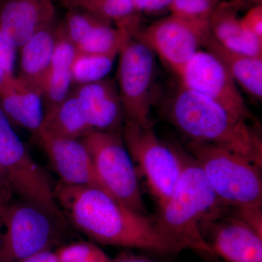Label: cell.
Here are the masks:
<instances>
[{
	"instance_id": "1",
	"label": "cell",
	"mask_w": 262,
	"mask_h": 262,
	"mask_svg": "<svg viewBox=\"0 0 262 262\" xmlns=\"http://www.w3.org/2000/svg\"><path fill=\"white\" fill-rule=\"evenodd\" d=\"M54 193L66 220L94 242L158 253L179 252L160 232L155 218L134 211L101 188L59 182Z\"/></svg>"
},
{
	"instance_id": "2",
	"label": "cell",
	"mask_w": 262,
	"mask_h": 262,
	"mask_svg": "<svg viewBox=\"0 0 262 262\" xmlns=\"http://www.w3.org/2000/svg\"><path fill=\"white\" fill-rule=\"evenodd\" d=\"M166 116L191 142L226 148L262 166L256 123L239 119L209 98L180 84L167 103Z\"/></svg>"
},
{
	"instance_id": "3",
	"label": "cell",
	"mask_w": 262,
	"mask_h": 262,
	"mask_svg": "<svg viewBox=\"0 0 262 262\" xmlns=\"http://www.w3.org/2000/svg\"><path fill=\"white\" fill-rule=\"evenodd\" d=\"M223 208L206 176L191 155L184 152L182 173L168 201L155 217L157 227L179 250H191L215 257L202 232V225L212 213Z\"/></svg>"
},
{
	"instance_id": "4",
	"label": "cell",
	"mask_w": 262,
	"mask_h": 262,
	"mask_svg": "<svg viewBox=\"0 0 262 262\" xmlns=\"http://www.w3.org/2000/svg\"><path fill=\"white\" fill-rule=\"evenodd\" d=\"M189 149L221 206L262 232L261 165L221 146L189 141Z\"/></svg>"
},
{
	"instance_id": "5",
	"label": "cell",
	"mask_w": 262,
	"mask_h": 262,
	"mask_svg": "<svg viewBox=\"0 0 262 262\" xmlns=\"http://www.w3.org/2000/svg\"><path fill=\"white\" fill-rule=\"evenodd\" d=\"M121 134L136 170L158 206H163L180 178L184 152L158 137L151 125L125 121Z\"/></svg>"
},
{
	"instance_id": "6",
	"label": "cell",
	"mask_w": 262,
	"mask_h": 262,
	"mask_svg": "<svg viewBox=\"0 0 262 262\" xmlns=\"http://www.w3.org/2000/svg\"><path fill=\"white\" fill-rule=\"evenodd\" d=\"M101 187L124 205L148 214L139 177L121 131H95L82 139Z\"/></svg>"
},
{
	"instance_id": "7",
	"label": "cell",
	"mask_w": 262,
	"mask_h": 262,
	"mask_svg": "<svg viewBox=\"0 0 262 262\" xmlns=\"http://www.w3.org/2000/svg\"><path fill=\"white\" fill-rule=\"evenodd\" d=\"M64 222L34 203L13 201L0 225V262H18L52 250Z\"/></svg>"
},
{
	"instance_id": "8",
	"label": "cell",
	"mask_w": 262,
	"mask_h": 262,
	"mask_svg": "<svg viewBox=\"0 0 262 262\" xmlns=\"http://www.w3.org/2000/svg\"><path fill=\"white\" fill-rule=\"evenodd\" d=\"M0 170L15 195L66 220L58 207L51 179L37 163L0 107Z\"/></svg>"
},
{
	"instance_id": "9",
	"label": "cell",
	"mask_w": 262,
	"mask_h": 262,
	"mask_svg": "<svg viewBox=\"0 0 262 262\" xmlns=\"http://www.w3.org/2000/svg\"><path fill=\"white\" fill-rule=\"evenodd\" d=\"M119 53L117 87L125 121L151 125V108L157 97L154 52L144 43L130 38Z\"/></svg>"
},
{
	"instance_id": "10",
	"label": "cell",
	"mask_w": 262,
	"mask_h": 262,
	"mask_svg": "<svg viewBox=\"0 0 262 262\" xmlns=\"http://www.w3.org/2000/svg\"><path fill=\"white\" fill-rule=\"evenodd\" d=\"M210 34L208 20L170 14L139 29L133 38L144 43L178 76Z\"/></svg>"
},
{
	"instance_id": "11",
	"label": "cell",
	"mask_w": 262,
	"mask_h": 262,
	"mask_svg": "<svg viewBox=\"0 0 262 262\" xmlns=\"http://www.w3.org/2000/svg\"><path fill=\"white\" fill-rule=\"evenodd\" d=\"M180 84L203 95L246 121L255 122L236 82L225 65L208 51H198L178 75Z\"/></svg>"
},
{
	"instance_id": "12",
	"label": "cell",
	"mask_w": 262,
	"mask_h": 262,
	"mask_svg": "<svg viewBox=\"0 0 262 262\" xmlns=\"http://www.w3.org/2000/svg\"><path fill=\"white\" fill-rule=\"evenodd\" d=\"M202 232L224 262H262V232L225 208L204 221Z\"/></svg>"
},
{
	"instance_id": "13",
	"label": "cell",
	"mask_w": 262,
	"mask_h": 262,
	"mask_svg": "<svg viewBox=\"0 0 262 262\" xmlns=\"http://www.w3.org/2000/svg\"><path fill=\"white\" fill-rule=\"evenodd\" d=\"M54 0H3L0 4V31L15 49L34 34L53 25Z\"/></svg>"
},
{
	"instance_id": "14",
	"label": "cell",
	"mask_w": 262,
	"mask_h": 262,
	"mask_svg": "<svg viewBox=\"0 0 262 262\" xmlns=\"http://www.w3.org/2000/svg\"><path fill=\"white\" fill-rule=\"evenodd\" d=\"M94 131H121L125 115L118 87L110 78L80 84L73 93Z\"/></svg>"
},
{
	"instance_id": "15",
	"label": "cell",
	"mask_w": 262,
	"mask_h": 262,
	"mask_svg": "<svg viewBox=\"0 0 262 262\" xmlns=\"http://www.w3.org/2000/svg\"><path fill=\"white\" fill-rule=\"evenodd\" d=\"M60 182L101 188L91 155L82 139H38ZM104 190V189H103Z\"/></svg>"
},
{
	"instance_id": "16",
	"label": "cell",
	"mask_w": 262,
	"mask_h": 262,
	"mask_svg": "<svg viewBox=\"0 0 262 262\" xmlns=\"http://www.w3.org/2000/svg\"><path fill=\"white\" fill-rule=\"evenodd\" d=\"M0 107L12 125L37 134L43 119L42 96L14 75H8L0 85Z\"/></svg>"
},
{
	"instance_id": "17",
	"label": "cell",
	"mask_w": 262,
	"mask_h": 262,
	"mask_svg": "<svg viewBox=\"0 0 262 262\" xmlns=\"http://www.w3.org/2000/svg\"><path fill=\"white\" fill-rule=\"evenodd\" d=\"M241 0L220 3L210 16V29L223 47L246 56L262 58V40L244 32L237 12Z\"/></svg>"
},
{
	"instance_id": "18",
	"label": "cell",
	"mask_w": 262,
	"mask_h": 262,
	"mask_svg": "<svg viewBox=\"0 0 262 262\" xmlns=\"http://www.w3.org/2000/svg\"><path fill=\"white\" fill-rule=\"evenodd\" d=\"M56 43L42 98L45 113L56 107L69 96L72 81V65L76 56L75 46L64 32L62 24L55 28Z\"/></svg>"
},
{
	"instance_id": "19",
	"label": "cell",
	"mask_w": 262,
	"mask_h": 262,
	"mask_svg": "<svg viewBox=\"0 0 262 262\" xmlns=\"http://www.w3.org/2000/svg\"><path fill=\"white\" fill-rule=\"evenodd\" d=\"M55 43V29L51 27L34 34L20 48L18 78L41 96L53 59Z\"/></svg>"
},
{
	"instance_id": "20",
	"label": "cell",
	"mask_w": 262,
	"mask_h": 262,
	"mask_svg": "<svg viewBox=\"0 0 262 262\" xmlns=\"http://www.w3.org/2000/svg\"><path fill=\"white\" fill-rule=\"evenodd\" d=\"M93 132L77 98L72 94L56 107L45 113L42 125L35 136L37 139H82Z\"/></svg>"
},
{
	"instance_id": "21",
	"label": "cell",
	"mask_w": 262,
	"mask_h": 262,
	"mask_svg": "<svg viewBox=\"0 0 262 262\" xmlns=\"http://www.w3.org/2000/svg\"><path fill=\"white\" fill-rule=\"evenodd\" d=\"M203 48L220 60L234 81L247 94L261 101L262 98V58L246 56L227 49L213 35L206 38Z\"/></svg>"
},
{
	"instance_id": "22",
	"label": "cell",
	"mask_w": 262,
	"mask_h": 262,
	"mask_svg": "<svg viewBox=\"0 0 262 262\" xmlns=\"http://www.w3.org/2000/svg\"><path fill=\"white\" fill-rule=\"evenodd\" d=\"M131 37L110 22L100 24L75 46L77 53L116 57Z\"/></svg>"
},
{
	"instance_id": "23",
	"label": "cell",
	"mask_w": 262,
	"mask_h": 262,
	"mask_svg": "<svg viewBox=\"0 0 262 262\" xmlns=\"http://www.w3.org/2000/svg\"><path fill=\"white\" fill-rule=\"evenodd\" d=\"M116 57L76 53L72 65V83H91L102 80L110 73Z\"/></svg>"
},
{
	"instance_id": "24",
	"label": "cell",
	"mask_w": 262,
	"mask_h": 262,
	"mask_svg": "<svg viewBox=\"0 0 262 262\" xmlns=\"http://www.w3.org/2000/svg\"><path fill=\"white\" fill-rule=\"evenodd\" d=\"M71 10L62 23L67 37L76 46L100 24L108 22L90 12Z\"/></svg>"
},
{
	"instance_id": "25",
	"label": "cell",
	"mask_w": 262,
	"mask_h": 262,
	"mask_svg": "<svg viewBox=\"0 0 262 262\" xmlns=\"http://www.w3.org/2000/svg\"><path fill=\"white\" fill-rule=\"evenodd\" d=\"M220 0H173L171 14L193 20H208Z\"/></svg>"
},
{
	"instance_id": "26",
	"label": "cell",
	"mask_w": 262,
	"mask_h": 262,
	"mask_svg": "<svg viewBox=\"0 0 262 262\" xmlns=\"http://www.w3.org/2000/svg\"><path fill=\"white\" fill-rule=\"evenodd\" d=\"M54 252L59 262H81L108 256L101 248L90 242L63 245L55 250Z\"/></svg>"
},
{
	"instance_id": "27",
	"label": "cell",
	"mask_w": 262,
	"mask_h": 262,
	"mask_svg": "<svg viewBox=\"0 0 262 262\" xmlns=\"http://www.w3.org/2000/svg\"><path fill=\"white\" fill-rule=\"evenodd\" d=\"M245 32L262 40V5H256L241 18Z\"/></svg>"
},
{
	"instance_id": "28",
	"label": "cell",
	"mask_w": 262,
	"mask_h": 262,
	"mask_svg": "<svg viewBox=\"0 0 262 262\" xmlns=\"http://www.w3.org/2000/svg\"><path fill=\"white\" fill-rule=\"evenodd\" d=\"M15 58V48L0 31V65L8 75L13 74Z\"/></svg>"
},
{
	"instance_id": "29",
	"label": "cell",
	"mask_w": 262,
	"mask_h": 262,
	"mask_svg": "<svg viewBox=\"0 0 262 262\" xmlns=\"http://www.w3.org/2000/svg\"><path fill=\"white\" fill-rule=\"evenodd\" d=\"M15 194L11 186L0 170V225L5 212L13 201Z\"/></svg>"
},
{
	"instance_id": "30",
	"label": "cell",
	"mask_w": 262,
	"mask_h": 262,
	"mask_svg": "<svg viewBox=\"0 0 262 262\" xmlns=\"http://www.w3.org/2000/svg\"><path fill=\"white\" fill-rule=\"evenodd\" d=\"M173 0H149L144 13L146 14H158L165 10H170Z\"/></svg>"
},
{
	"instance_id": "31",
	"label": "cell",
	"mask_w": 262,
	"mask_h": 262,
	"mask_svg": "<svg viewBox=\"0 0 262 262\" xmlns=\"http://www.w3.org/2000/svg\"><path fill=\"white\" fill-rule=\"evenodd\" d=\"M18 262H59L56 256L54 251L46 250L41 252L35 253L32 256L24 258Z\"/></svg>"
},
{
	"instance_id": "32",
	"label": "cell",
	"mask_w": 262,
	"mask_h": 262,
	"mask_svg": "<svg viewBox=\"0 0 262 262\" xmlns=\"http://www.w3.org/2000/svg\"><path fill=\"white\" fill-rule=\"evenodd\" d=\"M110 262H158L152 261V260L147 259L145 258L138 257V256H129V257H124L118 258L116 260H111Z\"/></svg>"
},
{
	"instance_id": "33",
	"label": "cell",
	"mask_w": 262,
	"mask_h": 262,
	"mask_svg": "<svg viewBox=\"0 0 262 262\" xmlns=\"http://www.w3.org/2000/svg\"><path fill=\"white\" fill-rule=\"evenodd\" d=\"M133 5H134V9L139 14L144 13L146 9V5H147L149 0H131Z\"/></svg>"
},
{
	"instance_id": "34",
	"label": "cell",
	"mask_w": 262,
	"mask_h": 262,
	"mask_svg": "<svg viewBox=\"0 0 262 262\" xmlns=\"http://www.w3.org/2000/svg\"><path fill=\"white\" fill-rule=\"evenodd\" d=\"M62 4L70 10L79 9L82 0H59Z\"/></svg>"
},
{
	"instance_id": "35",
	"label": "cell",
	"mask_w": 262,
	"mask_h": 262,
	"mask_svg": "<svg viewBox=\"0 0 262 262\" xmlns=\"http://www.w3.org/2000/svg\"><path fill=\"white\" fill-rule=\"evenodd\" d=\"M100 1H101V0H82L80 4V9L87 10L90 7Z\"/></svg>"
},
{
	"instance_id": "36",
	"label": "cell",
	"mask_w": 262,
	"mask_h": 262,
	"mask_svg": "<svg viewBox=\"0 0 262 262\" xmlns=\"http://www.w3.org/2000/svg\"><path fill=\"white\" fill-rule=\"evenodd\" d=\"M8 75V74L6 73L4 69H3V67H1V65H0V85L3 83L5 77H6V76ZM12 75H13V74H12Z\"/></svg>"
},
{
	"instance_id": "37",
	"label": "cell",
	"mask_w": 262,
	"mask_h": 262,
	"mask_svg": "<svg viewBox=\"0 0 262 262\" xmlns=\"http://www.w3.org/2000/svg\"><path fill=\"white\" fill-rule=\"evenodd\" d=\"M110 261H111V259H110V257L107 256V257L96 258V259L88 260V261L81 262H110Z\"/></svg>"
},
{
	"instance_id": "38",
	"label": "cell",
	"mask_w": 262,
	"mask_h": 262,
	"mask_svg": "<svg viewBox=\"0 0 262 262\" xmlns=\"http://www.w3.org/2000/svg\"><path fill=\"white\" fill-rule=\"evenodd\" d=\"M241 1H244V0H241ZM248 2H251V3H253L254 5H261V0H248Z\"/></svg>"
}]
</instances>
